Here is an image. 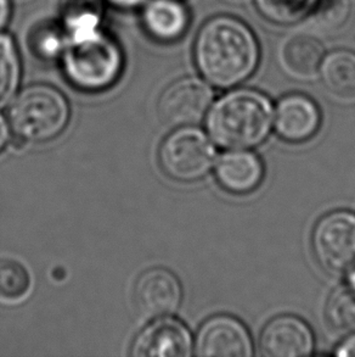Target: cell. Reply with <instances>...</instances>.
<instances>
[{"instance_id": "cell-1", "label": "cell", "mask_w": 355, "mask_h": 357, "mask_svg": "<svg viewBox=\"0 0 355 357\" xmlns=\"http://www.w3.org/2000/svg\"><path fill=\"white\" fill-rule=\"evenodd\" d=\"M195 60L198 71L212 86L230 88L253 73L260 48L244 22L219 16L208 21L197 36Z\"/></svg>"}, {"instance_id": "cell-2", "label": "cell", "mask_w": 355, "mask_h": 357, "mask_svg": "<svg viewBox=\"0 0 355 357\" xmlns=\"http://www.w3.org/2000/svg\"><path fill=\"white\" fill-rule=\"evenodd\" d=\"M273 121V105L265 94L241 89L226 94L212 107L207 130L224 149H252L268 138Z\"/></svg>"}, {"instance_id": "cell-3", "label": "cell", "mask_w": 355, "mask_h": 357, "mask_svg": "<svg viewBox=\"0 0 355 357\" xmlns=\"http://www.w3.org/2000/svg\"><path fill=\"white\" fill-rule=\"evenodd\" d=\"M63 73L73 87L83 92H101L112 87L123 70L120 45L101 29L70 39L63 54Z\"/></svg>"}, {"instance_id": "cell-4", "label": "cell", "mask_w": 355, "mask_h": 357, "mask_svg": "<svg viewBox=\"0 0 355 357\" xmlns=\"http://www.w3.org/2000/svg\"><path fill=\"white\" fill-rule=\"evenodd\" d=\"M9 123L21 143H45L66 130L71 117L68 99L47 84L27 87L10 105Z\"/></svg>"}, {"instance_id": "cell-5", "label": "cell", "mask_w": 355, "mask_h": 357, "mask_svg": "<svg viewBox=\"0 0 355 357\" xmlns=\"http://www.w3.org/2000/svg\"><path fill=\"white\" fill-rule=\"evenodd\" d=\"M216 148L200 130L182 127L162 142L159 150L161 169L178 182H195L211 171Z\"/></svg>"}, {"instance_id": "cell-6", "label": "cell", "mask_w": 355, "mask_h": 357, "mask_svg": "<svg viewBox=\"0 0 355 357\" xmlns=\"http://www.w3.org/2000/svg\"><path fill=\"white\" fill-rule=\"evenodd\" d=\"M313 251L319 265L335 275L355 270V215L348 211L329 213L313 232Z\"/></svg>"}, {"instance_id": "cell-7", "label": "cell", "mask_w": 355, "mask_h": 357, "mask_svg": "<svg viewBox=\"0 0 355 357\" xmlns=\"http://www.w3.org/2000/svg\"><path fill=\"white\" fill-rule=\"evenodd\" d=\"M213 93L197 78H182L164 89L159 100V114L172 127H189L201 122L210 110Z\"/></svg>"}, {"instance_id": "cell-8", "label": "cell", "mask_w": 355, "mask_h": 357, "mask_svg": "<svg viewBox=\"0 0 355 357\" xmlns=\"http://www.w3.org/2000/svg\"><path fill=\"white\" fill-rule=\"evenodd\" d=\"M197 356L250 357L253 344L245 324L235 317L219 314L206 321L197 334Z\"/></svg>"}, {"instance_id": "cell-9", "label": "cell", "mask_w": 355, "mask_h": 357, "mask_svg": "<svg viewBox=\"0 0 355 357\" xmlns=\"http://www.w3.org/2000/svg\"><path fill=\"white\" fill-rule=\"evenodd\" d=\"M182 287L173 272L155 267L145 271L134 287V303L141 314L161 319L174 314L182 304Z\"/></svg>"}, {"instance_id": "cell-10", "label": "cell", "mask_w": 355, "mask_h": 357, "mask_svg": "<svg viewBox=\"0 0 355 357\" xmlns=\"http://www.w3.org/2000/svg\"><path fill=\"white\" fill-rule=\"evenodd\" d=\"M130 354L135 357L190 356L191 334L180 321L161 317L140 332Z\"/></svg>"}, {"instance_id": "cell-11", "label": "cell", "mask_w": 355, "mask_h": 357, "mask_svg": "<svg viewBox=\"0 0 355 357\" xmlns=\"http://www.w3.org/2000/svg\"><path fill=\"white\" fill-rule=\"evenodd\" d=\"M260 350L268 357L309 356L314 350L312 329L296 316L275 317L262 332Z\"/></svg>"}, {"instance_id": "cell-12", "label": "cell", "mask_w": 355, "mask_h": 357, "mask_svg": "<svg viewBox=\"0 0 355 357\" xmlns=\"http://www.w3.org/2000/svg\"><path fill=\"white\" fill-rule=\"evenodd\" d=\"M322 125L320 109L310 98L291 94L281 99L275 114L278 135L290 143L312 139Z\"/></svg>"}, {"instance_id": "cell-13", "label": "cell", "mask_w": 355, "mask_h": 357, "mask_svg": "<svg viewBox=\"0 0 355 357\" xmlns=\"http://www.w3.org/2000/svg\"><path fill=\"white\" fill-rule=\"evenodd\" d=\"M216 177L226 192L244 195L260 187L265 177V166L253 153L235 150L226 153L219 159Z\"/></svg>"}, {"instance_id": "cell-14", "label": "cell", "mask_w": 355, "mask_h": 357, "mask_svg": "<svg viewBox=\"0 0 355 357\" xmlns=\"http://www.w3.org/2000/svg\"><path fill=\"white\" fill-rule=\"evenodd\" d=\"M144 27L159 42H173L189 26L187 8L178 0H151L143 13Z\"/></svg>"}, {"instance_id": "cell-15", "label": "cell", "mask_w": 355, "mask_h": 357, "mask_svg": "<svg viewBox=\"0 0 355 357\" xmlns=\"http://www.w3.org/2000/svg\"><path fill=\"white\" fill-rule=\"evenodd\" d=\"M325 58L324 45L309 34H294L286 39L280 50L283 68L293 76L313 77L320 71Z\"/></svg>"}, {"instance_id": "cell-16", "label": "cell", "mask_w": 355, "mask_h": 357, "mask_svg": "<svg viewBox=\"0 0 355 357\" xmlns=\"http://www.w3.org/2000/svg\"><path fill=\"white\" fill-rule=\"evenodd\" d=\"M322 83L332 96L355 99V53L336 50L324 58L320 68Z\"/></svg>"}, {"instance_id": "cell-17", "label": "cell", "mask_w": 355, "mask_h": 357, "mask_svg": "<svg viewBox=\"0 0 355 357\" xmlns=\"http://www.w3.org/2000/svg\"><path fill=\"white\" fill-rule=\"evenodd\" d=\"M102 9L99 0H68L63 5V27L68 38H81L100 29Z\"/></svg>"}, {"instance_id": "cell-18", "label": "cell", "mask_w": 355, "mask_h": 357, "mask_svg": "<svg viewBox=\"0 0 355 357\" xmlns=\"http://www.w3.org/2000/svg\"><path fill=\"white\" fill-rule=\"evenodd\" d=\"M326 319L332 328L343 334L355 333V288H337L327 301Z\"/></svg>"}, {"instance_id": "cell-19", "label": "cell", "mask_w": 355, "mask_h": 357, "mask_svg": "<svg viewBox=\"0 0 355 357\" xmlns=\"http://www.w3.org/2000/svg\"><path fill=\"white\" fill-rule=\"evenodd\" d=\"M21 65L14 39L0 34V105L9 102L19 87Z\"/></svg>"}, {"instance_id": "cell-20", "label": "cell", "mask_w": 355, "mask_h": 357, "mask_svg": "<svg viewBox=\"0 0 355 357\" xmlns=\"http://www.w3.org/2000/svg\"><path fill=\"white\" fill-rule=\"evenodd\" d=\"M31 277L22 264L13 259L0 260V298L19 300L29 293Z\"/></svg>"}, {"instance_id": "cell-21", "label": "cell", "mask_w": 355, "mask_h": 357, "mask_svg": "<svg viewBox=\"0 0 355 357\" xmlns=\"http://www.w3.org/2000/svg\"><path fill=\"white\" fill-rule=\"evenodd\" d=\"M66 36L63 27L54 24H42L32 34L31 47L39 58L54 60L65 53L68 44Z\"/></svg>"}, {"instance_id": "cell-22", "label": "cell", "mask_w": 355, "mask_h": 357, "mask_svg": "<svg viewBox=\"0 0 355 357\" xmlns=\"http://www.w3.org/2000/svg\"><path fill=\"white\" fill-rule=\"evenodd\" d=\"M315 0H258V6L268 17L278 22L301 19Z\"/></svg>"}, {"instance_id": "cell-23", "label": "cell", "mask_w": 355, "mask_h": 357, "mask_svg": "<svg viewBox=\"0 0 355 357\" xmlns=\"http://www.w3.org/2000/svg\"><path fill=\"white\" fill-rule=\"evenodd\" d=\"M336 355L343 357H355V335L347 338L343 343L337 347Z\"/></svg>"}, {"instance_id": "cell-24", "label": "cell", "mask_w": 355, "mask_h": 357, "mask_svg": "<svg viewBox=\"0 0 355 357\" xmlns=\"http://www.w3.org/2000/svg\"><path fill=\"white\" fill-rule=\"evenodd\" d=\"M10 130L8 122L5 121L4 116L0 115V153L5 149V146L9 144Z\"/></svg>"}, {"instance_id": "cell-25", "label": "cell", "mask_w": 355, "mask_h": 357, "mask_svg": "<svg viewBox=\"0 0 355 357\" xmlns=\"http://www.w3.org/2000/svg\"><path fill=\"white\" fill-rule=\"evenodd\" d=\"M11 14L10 0H0V31L8 24Z\"/></svg>"}, {"instance_id": "cell-26", "label": "cell", "mask_w": 355, "mask_h": 357, "mask_svg": "<svg viewBox=\"0 0 355 357\" xmlns=\"http://www.w3.org/2000/svg\"><path fill=\"white\" fill-rule=\"evenodd\" d=\"M107 1L117 8H122V9H134V8L144 4L146 0H107Z\"/></svg>"}, {"instance_id": "cell-27", "label": "cell", "mask_w": 355, "mask_h": 357, "mask_svg": "<svg viewBox=\"0 0 355 357\" xmlns=\"http://www.w3.org/2000/svg\"><path fill=\"white\" fill-rule=\"evenodd\" d=\"M348 278H349V283H348V284L355 288V270L348 275Z\"/></svg>"}]
</instances>
